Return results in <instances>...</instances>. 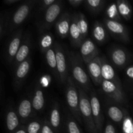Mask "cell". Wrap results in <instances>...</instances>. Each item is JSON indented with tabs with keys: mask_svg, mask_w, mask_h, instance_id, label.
Here are the masks:
<instances>
[{
	"mask_svg": "<svg viewBox=\"0 0 133 133\" xmlns=\"http://www.w3.org/2000/svg\"><path fill=\"white\" fill-rule=\"evenodd\" d=\"M70 64L73 79L84 91L89 90L91 88L90 80L83 68L79 56L75 53H70Z\"/></svg>",
	"mask_w": 133,
	"mask_h": 133,
	"instance_id": "cell-1",
	"label": "cell"
},
{
	"mask_svg": "<svg viewBox=\"0 0 133 133\" xmlns=\"http://www.w3.org/2000/svg\"><path fill=\"white\" fill-rule=\"evenodd\" d=\"M79 94V109H80L81 118L83 119L87 131L90 133H98L91 107L90 99L88 98L86 91L80 87L78 88Z\"/></svg>",
	"mask_w": 133,
	"mask_h": 133,
	"instance_id": "cell-2",
	"label": "cell"
},
{
	"mask_svg": "<svg viewBox=\"0 0 133 133\" xmlns=\"http://www.w3.org/2000/svg\"><path fill=\"white\" fill-rule=\"evenodd\" d=\"M66 97L68 105L74 118L81 122V115L79 109V94L73 78L68 77L66 90Z\"/></svg>",
	"mask_w": 133,
	"mask_h": 133,
	"instance_id": "cell-3",
	"label": "cell"
},
{
	"mask_svg": "<svg viewBox=\"0 0 133 133\" xmlns=\"http://www.w3.org/2000/svg\"><path fill=\"white\" fill-rule=\"evenodd\" d=\"M101 87L103 92L116 102L124 103L127 101L121 84L103 80L101 83Z\"/></svg>",
	"mask_w": 133,
	"mask_h": 133,
	"instance_id": "cell-4",
	"label": "cell"
},
{
	"mask_svg": "<svg viewBox=\"0 0 133 133\" xmlns=\"http://www.w3.org/2000/svg\"><path fill=\"white\" fill-rule=\"evenodd\" d=\"M105 26L109 32L118 40L128 42L130 40L129 32L127 28L118 21L110 19H105Z\"/></svg>",
	"mask_w": 133,
	"mask_h": 133,
	"instance_id": "cell-5",
	"label": "cell"
},
{
	"mask_svg": "<svg viewBox=\"0 0 133 133\" xmlns=\"http://www.w3.org/2000/svg\"><path fill=\"white\" fill-rule=\"evenodd\" d=\"M62 9L61 1H57L55 3L51 5L45 10L44 18V23L42 26V30H49L59 16Z\"/></svg>",
	"mask_w": 133,
	"mask_h": 133,
	"instance_id": "cell-6",
	"label": "cell"
},
{
	"mask_svg": "<svg viewBox=\"0 0 133 133\" xmlns=\"http://www.w3.org/2000/svg\"><path fill=\"white\" fill-rule=\"evenodd\" d=\"M53 48H54L56 53L58 75L59 77L61 83H64L67 81V79L68 78V77L66 57H65L64 53L62 48L60 44H55Z\"/></svg>",
	"mask_w": 133,
	"mask_h": 133,
	"instance_id": "cell-7",
	"label": "cell"
},
{
	"mask_svg": "<svg viewBox=\"0 0 133 133\" xmlns=\"http://www.w3.org/2000/svg\"><path fill=\"white\" fill-rule=\"evenodd\" d=\"M35 3V1H29L25 2L18 7V9L12 16L11 22L12 28H15L16 27L20 25L25 20L29 14Z\"/></svg>",
	"mask_w": 133,
	"mask_h": 133,
	"instance_id": "cell-8",
	"label": "cell"
},
{
	"mask_svg": "<svg viewBox=\"0 0 133 133\" xmlns=\"http://www.w3.org/2000/svg\"><path fill=\"white\" fill-rule=\"evenodd\" d=\"M80 53L86 64L98 57L99 50L95 43L90 39H87L82 43L80 47Z\"/></svg>",
	"mask_w": 133,
	"mask_h": 133,
	"instance_id": "cell-9",
	"label": "cell"
},
{
	"mask_svg": "<svg viewBox=\"0 0 133 133\" xmlns=\"http://www.w3.org/2000/svg\"><path fill=\"white\" fill-rule=\"evenodd\" d=\"M88 73L92 81L96 85H101L103 82L101 75V58L97 57L87 64Z\"/></svg>",
	"mask_w": 133,
	"mask_h": 133,
	"instance_id": "cell-10",
	"label": "cell"
},
{
	"mask_svg": "<svg viewBox=\"0 0 133 133\" xmlns=\"http://www.w3.org/2000/svg\"><path fill=\"white\" fill-rule=\"evenodd\" d=\"M90 103L91 107H92V115H93L94 120L96 128H97L98 133H101L104 118L101 114V104H100L99 100L98 97L94 93L91 94Z\"/></svg>",
	"mask_w": 133,
	"mask_h": 133,
	"instance_id": "cell-11",
	"label": "cell"
},
{
	"mask_svg": "<svg viewBox=\"0 0 133 133\" xmlns=\"http://www.w3.org/2000/svg\"><path fill=\"white\" fill-rule=\"evenodd\" d=\"M69 36H70L71 45L73 46L81 47L83 41L81 38V31L79 25V14H78V13H75L71 16Z\"/></svg>",
	"mask_w": 133,
	"mask_h": 133,
	"instance_id": "cell-12",
	"label": "cell"
},
{
	"mask_svg": "<svg viewBox=\"0 0 133 133\" xmlns=\"http://www.w3.org/2000/svg\"><path fill=\"white\" fill-rule=\"evenodd\" d=\"M71 16L70 13L65 12L56 22L55 30L59 37L64 38L69 35Z\"/></svg>",
	"mask_w": 133,
	"mask_h": 133,
	"instance_id": "cell-13",
	"label": "cell"
},
{
	"mask_svg": "<svg viewBox=\"0 0 133 133\" xmlns=\"http://www.w3.org/2000/svg\"><path fill=\"white\" fill-rule=\"evenodd\" d=\"M22 29L16 32L9 42L7 48V58L9 62H12L15 59L16 55L22 45Z\"/></svg>",
	"mask_w": 133,
	"mask_h": 133,
	"instance_id": "cell-14",
	"label": "cell"
},
{
	"mask_svg": "<svg viewBox=\"0 0 133 133\" xmlns=\"http://www.w3.org/2000/svg\"><path fill=\"white\" fill-rule=\"evenodd\" d=\"M110 58L113 64L119 68H123L129 61L128 53L122 48H114L110 52Z\"/></svg>",
	"mask_w": 133,
	"mask_h": 133,
	"instance_id": "cell-15",
	"label": "cell"
},
{
	"mask_svg": "<svg viewBox=\"0 0 133 133\" xmlns=\"http://www.w3.org/2000/svg\"><path fill=\"white\" fill-rule=\"evenodd\" d=\"M31 59L30 57H28L23 62L19 64L16 67L15 71V86L16 88H18L21 85L23 81L25 79L31 68Z\"/></svg>",
	"mask_w": 133,
	"mask_h": 133,
	"instance_id": "cell-16",
	"label": "cell"
},
{
	"mask_svg": "<svg viewBox=\"0 0 133 133\" xmlns=\"http://www.w3.org/2000/svg\"><path fill=\"white\" fill-rule=\"evenodd\" d=\"M101 75L103 80L121 84L120 81L116 74L112 66L104 58H101Z\"/></svg>",
	"mask_w": 133,
	"mask_h": 133,
	"instance_id": "cell-17",
	"label": "cell"
},
{
	"mask_svg": "<svg viewBox=\"0 0 133 133\" xmlns=\"http://www.w3.org/2000/svg\"><path fill=\"white\" fill-rule=\"evenodd\" d=\"M30 47H31V42H30L29 37L28 36H25L23 41L22 42V45L14 59L15 65L18 66L19 64L28 58L29 53L30 52Z\"/></svg>",
	"mask_w": 133,
	"mask_h": 133,
	"instance_id": "cell-18",
	"label": "cell"
},
{
	"mask_svg": "<svg viewBox=\"0 0 133 133\" xmlns=\"http://www.w3.org/2000/svg\"><path fill=\"white\" fill-rule=\"evenodd\" d=\"M92 35L95 40L99 44H103L107 39V31L102 23L96 22L94 25Z\"/></svg>",
	"mask_w": 133,
	"mask_h": 133,
	"instance_id": "cell-19",
	"label": "cell"
},
{
	"mask_svg": "<svg viewBox=\"0 0 133 133\" xmlns=\"http://www.w3.org/2000/svg\"><path fill=\"white\" fill-rule=\"evenodd\" d=\"M116 5L120 16L123 17L126 20H129L132 12L131 4L125 0H119L116 1Z\"/></svg>",
	"mask_w": 133,
	"mask_h": 133,
	"instance_id": "cell-20",
	"label": "cell"
},
{
	"mask_svg": "<svg viewBox=\"0 0 133 133\" xmlns=\"http://www.w3.org/2000/svg\"><path fill=\"white\" fill-rule=\"evenodd\" d=\"M107 112L109 118L116 123L123 122L126 116L123 110L115 105H111L108 108Z\"/></svg>",
	"mask_w": 133,
	"mask_h": 133,
	"instance_id": "cell-21",
	"label": "cell"
},
{
	"mask_svg": "<svg viewBox=\"0 0 133 133\" xmlns=\"http://www.w3.org/2000/svg\"><path fill=\"white\" fill-rule=\"evenodd\" d=\"M32 105L31 101L27 99L22 100L18 107V114L23 119H26L32 113Z\"/></svg>",
	"mask_w": 133,
	"mask_h": 133,
	"instance_id": "cell-22",
	"label": "cell"
},
{
	"mask_svg": "<svg viewBox=\"0 0 133 133\" xmlns=\"http://www.w3.org/2000/svg\"><path fill=\"white\" fill-rule=\"evenodd\" d=\"M44 103H45V99H44V92L42 90L40 89V88H38L35 90L33 98H32V108L36 111H39L43 109L44 106Z\"/></svg>",
	"mask_w": 133,
	"mask_h": 133,
	"instance_id": "cell-23",
	"label": "cell"
},
{
	"mask_svg": "<svg viewBox=\"0 0 133 133\" xmlns=\"http://www.w3.org/2000/svg\"><path fill=\"white\" fill-rule=\"evenodd\" d=\"M6 124L8 131L10 132L14 131L19 125V119L15 111L9 110L6 114Z\"/></svg>",
	"mask_w": 133,
	"mask_h": 133,
	"instance_id": "cell-24",
	"label": "cell"
},
{
	"mask_svg": "<svg viewBox=\"0 0 133 133\" xmlns=\"http://www.w3.org/2000/svg\"><path fill=\"white\" fill-rule=\"evenodd\" d=\"M45 58H46L47 63L53 71L55 75H58L57 73V58H56V53L54 48H51L48 49L45 52Z\"/></svg>",
	"mask_w": 133,
	"mask_h": 133,
	"instance_id": "cell-25",
	"label": "cell"
},
{
	"mask_svg": "<svg viewBox=\"0 0 133 133\" xmlns=\"http://www.w3.org/2000/svg\"><path fill=\"white\" fill-rule=\"evenodd\" d=\"M61 123V114L58 105H55L50 114V125L55 131L58 129Z\"/></svg>",
	"mask_w": 133,
	"mask_h": 133,
	"instance_id": "cell-26",
	"label": "cell"
},
{
	"mask_svg": "<svg viewBox=\"0 0 133 133\" xmlns=\"http://www.w3.org/2000/svg\"><path fill=\"white\" fill-rule=\"evenodd\" d=\"M87 8L92 14H97L103 9L105 1L102 0H87L85 1Z\"/></svg>",
	"mask_w": 133,
	"mask_h": 133,
	"instance_id": "cell-27",
	"label": "cell"
},
{
	"mask_svg": "<svg viewBox=\"0 0 133 133\" xmlns=\"http://www.w3.org/2000/svg\"><path fill=\"white\" fill-rule=\"evenodd\" d=\"M53 37L50 33H46L42 36L40 41V49L42 53H45L53 47Z\"/></svg>",
	"mask_w": 133,
	"mask_h": 133,
	"instance_id": "cell-28",
	"label": "cell"
},
{
	"mask_svg": "<svg viewBox=\"0 0 133 133\" xmlns=\"http://www.w3.org/2000/svg\"><path fill=\"white\" fill-rule=\"evenodd\" d=\"M78 14H79V25L81 31V36L83 41L88 33V23L84 14L82 13H78Z\"/></svg>",
	"mask_w": 133,
	"mask_h": 133,
	"instance_id": "cell-29",
	"label": "cell"
},
{
	"mask_svg": "<svg viewBox=\"0 0 133 133\" xmlns=\"http://www.w3.org/2000/svg\"><path fill=\"white\" fill-rule=\"evenodd\" d=\"M108 16L109 17V19L112 20L118 21L120 19V15L118 12V7H117L116 3H112L107 10Z\"/></svg>",
	"mask_w": 133,
	"mask_h": 133,
	"instance_id": "cell-30",
	"label": "cell"
},
{
	"mask_svg": "<svg viewBox=\"0 0 133 133\" xmlns=\"http://www.w3.org/2000/svg\"><path fill=\"white\" fill-rule=\"evenodd\" d=\"M66 127L68 133H81L77 123L71 117H68L67 118Z\"/></svg>",
	"mask_w": 133,
	"mask_h": 133,
	"instance_id": "cell-31",
	"label": "cell"
},
{
	"mask_svg": "<svg viewBox=\"0 0 133 133\" xmlns=\"http://www.w3.org/2000/svg\"><path fill=\"white\" fill-rule=\"evenodd\" d=\"M123 133H133V121L127 114L123 122Z\"/></svg>",
	"mask_w": 133,
	"mask_h": 133,
	"instance_id": "cell-32",
	"label": "cell"
},
{
	"mask_svg": "<svg viewBox=\"0 0 133 133\" xmlns=\"http://www.w3.org/2000/svg\"><path fill=\"white\" fill-rule=\"evenodd\" d=\"M41 123L37 121H33L29 123L27 127V133H41Z\"/></svg>",
	"mask_w": 133,
	"mask_h": 133,
	"instance_id": "cell-33",
	"label": "cell"
},
{
	"mask_svg": "<svg viewBox=\"0 0 133 133\" xmlns=\"http://www.w3.org/2000/svg\"><path fill=\"white\" fill-rule=\"evenodd\" d=\"M41 133H54V131L51 128V126L47 121H45L43 123Z\"/></svg>",
	"mask_w": 133,
	"mask_h": 133,
	"instance_id": "cell-34",
	"label": "cell"
},
{
	"mask_svg": "<svg viewBox=\"0 0 133 133\" xmlns=\"http://www.w3.org/2000/svg\"><path fill=\"white\" fill-rule=\"evenodd\" d=\"M51 80V77L49 75H44L40 79V83H41L42 86L44 87H47L50 83Z\"/></svg>",
	"mask_w": 133,
	"mask_h": 133,
	"instance_id": "cell-35",
	"label": "cell"
},
{
	"mask_svg": "<svg viewBox=\"0 0 133 133\" xmlns=\"http://www.w3.org/2000/svg\"><path fill=\"white\" fill-rule=\"evenodd\" d=\"M56 2H57V1H55V0H44L41 3V7L43 9H45L46 10L51 5H53Z\"/></svg>",
	"mask_w": 133,
	"mask_h": 133,
	"instance_id": "cell-36",
	"label": "cell"
},
{
	"mask_svg": "<svg viewBox=\"0 0 133 133\" xmlns=\"http://www.w3.org/2000/svg\"><path fill=\"white\" fill-rule=\"evenodd\" d=\"M104 133H116V129L111 123H108L105 129Z\"/></svg>",
	"mask_w": 133,
	"mask_h": 133,
	"instance_id": "cell-37",
	"label": "cell"
},
{
	"mask_svg": "<svg viewBox=\"0 0 133 133\" xmlns=\"http://www.w3.org/2000/svg\"><path fill=\"white\" fill-rule=\"evenodd\" d=\"M84 1L83 0H69L68 3L71 6L74 7H77L80 6Z\"/></svg>",
	"mask_w": 133,
	"mask_h": 133,
	"instance_id": "cell-38",
	"label": "cell"
},
{
	"mask_svg": "<svg viewBox=\"0 0 133 133\" xmlns=\"http://www.w3.org/2000/svg\"><path fill=\"white\" fill-rule=\"evenodd\" d=\"M125 74L129 79L133 80V65L129 66V67H128L126 69Z\"/></svg>",
	"mask_w": 133,
	"mask_h": 133,
	"instance_id": "cell-39",
	"label": "cell"
},
{
	"mask_svg": "<svg viewBox=\"0 0 133 133\" xmlns=\"http://www.w3.org/2000/svg\"><path fill=\"white\" fill-rule=\"evenodd\" d=\"M19 0H5V1H4V3L8 5H12V4H14L17 2H19Z\"/></svg>",
	"mask_w": 133,
	"mask_h": 133,
	"instance_id": "cell-40",
	"label": "cell"
},
{
	"mask_svg": "<svg viewBox=\"0 0 133 133\" xmlns=\"http://www.w3.org/2000/svg\"><path fill=\"white\" fill-rule=\"evenodd\" d=\"M15 133H27V131H25L24 128H20L18 131H16Z\"/></svg>",
	"mask_w": 133,
	"mask_h": 133,
	"instance_id": "cell-41",
	"label": "cell"
}]
</instances>
